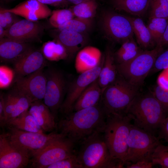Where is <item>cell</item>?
<instances>
[{"mask_svg":"<svg viewBox=\"0 0 168 168\" xmlns=\"http://www.w3.org/2000/svg\"><path fill=\"white\" fill-rule=\"evenodd\" d=\"M106 115L100 102L92 107L72 111L59 121L57 127L59 133L75 144L97 132H103Z\"/></svg>","mask_w":168,"mask_h":168,"instance_id":"1","label":"cell"},{"mask_svg":"<svg viewBox=\"0 0 168 168\" xmlns=\"http://www.w3.org/2000/svg\"><path fill=\"white\" fill-rule=\"evenodd\" d=\"M133 124L155 135L167 115L161 105L152 93L137 96L129 106Z\"/></svg>","mask_w":168,"mask_h":168,"instance_id":"2","label":"cell"},{"mask_svg":"<svg viewBox=\"0 0 168 168\" xmlns=\"http://www.w3.org/2000/svg\"><path fill=\"white\" fill-rule=\"evenodd\" d=\"M77 154L83 168H120L122 162L111 156L105 142L102 132H96L80 143Z\"/></svg>","mask_w":168,"mask_h":168,"instance_id":"3","label":"cell"},{"mask_svg":"<svg viewBox=\"0 0 168 168\" xmlns=\"http://www.w3.org/2000/svg\"><path fill=\"white\" fill-rule=\"evenodd\" d=\"M139 87L118 73L115 80L102 92L100 103L106 116L126 114L130 105L139 95Z\"/></svg>","mask_w":168,"mask_h":168,"instance_id":"4","label":"cell"},{"mask_svg":"<svg viewBox=\"0 0 168 168\" xmlns=\"http://www.w3.org/2000/svg\"><path fill=\"white\" fill-rule=\"evenodd\" d=\"M106 116L103 132L105 142L111 156L121 161L124 166L132 118L128 114L123 115L109 114Z\"/></svg>","mask_w":168,"mask_h":168,"instance_id":"5","label":"cell"},{"mask_svg":"<svg viewBox=\"0 0 168 168\" xmlns=\"http://www.w3.org/2000/svg\"><path fill=\"white\" fill-rule=\"evenodd\" d=\"M163 50V47L156 46L151 50H144L127 63L116 64L118 74L129 83L140 87Z\"/></svg>","mask_w":168,"mask_h":168,"instance_id":"6","label":"cell"},{"mask_svg":"<svg viewBox=\"0 0 168 168\" xmlns=\"http://www.w3.org/2000/svg\"><path fill=\"white\" fill-rule=\"evenodd\" d=\"M158 138L132 124L128 140V149L124 165L143 159L152 160L157 146L161 143Z\"/></svg>","mask_w":168,"mask_h":168,"instance_id":"7","label":"cell"},{"mask_svg":"<svg viewBox=\"0 0 168 168\" xmlns=\"http://www.w3.org/2000/svg\"><path fill=\"white\" fill-rule=\"evenodd\" d=\"M75 144L60 133V135L32 157L31 167L47 168L50 165L75 154Z\"/></svg>","mask_w":168,"mask_h":168,"instance_id":"8","label":"cell"},{"mask_svg":"<svg viewBox=\"0 0 168 168\" xmlns=\"http://www.w3.org/2000/svg\"><path fill=\"white\" fill-rule=\"evenodd\" d=\"M6 133L11 143L16 147L28 153L32 157L59 136L60 133H44L27 132L9 126Z\"/></svg>","mask_w":168,"mask_h":168,"instance_id":"9","label":"cell"},{"mask_svg":"<svg viewBox=\"0 0 168 168\" xmlns=\"http://www.w3.org/2000/svg\"><path fill=\"white\" fill-rule=\"evenodd\" d=\"M100 23L104 34L111 41L122 44L133 37L132 26L126 16L106 10L102 13Z\"/></svg>","mask_w":168,"mask_h":168,"instance_id":"10","label":"cell"},{"mask_svg":"<svg viewBox=\"0 0 168 168\" xmlns=\"http://www.w3.org/2000/svg\"><path fill=\"white\" fill-rule=\"evenodd\" d=\"M104 56L100 63L90 70L80 74L70 84L65 99L60 110L65 114L72 112L73 105L82 93L91 83L97 79L102 67Z\"/></svg>","mask_w":168,"mask_h":168,"instance_id":"11","label":"cell"},{"mask_svg":"<svg viewBox=\"0 0 168 168\" xmlns=\"http://www.w3.org/2000/svg\"><path fill=\"white\" fill-rule=\"evenodd\" d=\"M47 78L44 103L49 108L56 118L63 102L65 81L61 73L55 70L51 71Z\"/></svg>","mask_w":168,"mask_h":168,"instance_id":"12","label":"cell"},{"mask_svg":"<svg viewBox=\"0 0 168 168\" xmlns=\"http://www.w3.org/2000/svg\"><path fill=\"white\" fill-rule=\"evenodd\" d=\"M30 155L12 145L6 133L0 135V168H20L29 163Z\"/></svg>","mask_w":168,"mask_h":168,"instance_id":"13","label":"cell"},{"mask_svg":"<svg viewBox=\"0 0 168 168\" xmlns=\"http://www.w3.org/2000/svg\"><path fill=\"white\" fill-rule=\"evenodd\" d=\"M41 68L31 74L17 78L16 90L26 95L33 101L44 99L46 85L47 77Z\"/></svg>","mask_w":168,"mask_h":168,"instance_id":"14","label":"cell"},{"mask_svg":"<svg viewBox=\"0 0 168 168\" xmlns=\"http://www.w3.org/2000/svg\"><path fill=\"white\" fill-rule=\"evenodd\" d=\"M43 30V26L37 21L26 19L20 20L6 30L5 37L29 43L38 41Z\"/></svg>","mask_w":168,"mask_h":168,"instance_id":"15","label":"cell"},{"mask_svg":"<svg viewBox=\"0 0 168 168\" xmlns=\"http://www.w3.org/2000/svg\"><path fill=\"white\" fill-rule=\"evenodd\" d=\"M2 8L5 11L12 12L34 21L50 16L52 11L47 5L37 0H26L13 8Z\"/></svg>","mask_w":168,"mask_h":168,"instance_id":"16","label":"cell"},{"mask_svg":"<svg viewBox=\"0 0 168 168\" xmlns=\"http://www.w3.org/2000/svg\"><path fill=\"white\" fill-rule=\"evenodd\" d=\"M45 58L42 52L31 49L14 63L17 77H25L44 68Z\"/></svg>","mask_w":168,"mask_h":168,"instance_id":"17","label":"cell"},{"mask_svg":"<svg viewBox=\"0 0 168 168\" xmlns=\"http://www.w3.org/2000/svg\"><path fill=\"white\" fill-rule=\"evenodd\" d=\"M104 55L98 48L91 46H85L76 55L75 67L79 74L92 69L101 62Z\"/></svg>","mask_w":168,"mask_h":168,"instance_id":"18","label":"cell"},{"mask_svg":"<svg viewBox=\"0 0 168 168\" xmlns=\"http://www.w3.org/2000/svg\"><path fill=\"white\" fill-rule=\"evenodd\" d=\"M32 49L29 43L3 38L0 40L1 61L13 63Z\"/></svg>","mask_w":168,"mask_h":168,"instance_id":"19","label":"cell"},{"mask_svg":"<svg viewBox=\"0 0 168 168\" xmlns=\"http://www.w3.org/2000/svg\"><path fill=\"white\" fill-rule=\"evenodd\" d=\"M56 40L61 43L67 50L69 57H72L84 47L87 42L85 34L57 29Z\"/></svg>","mask_w":168,"mask_h":168,"instance_id":"20","label":"cell"},{"mask_svg":"<svg viewBox=\"0 0 168 168\" xmlns=\"http://www.w3.org/2000/svg\"><path fill=\"white\" fill-rule=\"evenodd\" d=\"M29 111L44 131L50 132L57 127L55 117L49 108L41 100L32 102Z\"/></svg>","mask_w":168,"mask_h":168,"instance_id":"21","label":"cell"},{"mask_svg":"<svg viewBox=\"0 0 168 168\" xmlns=\"http://www.w3.org/2000/svg\"><path fill=\"white\" fill-rule=\"evenodd\" d=\"M114 54L112 48L107 47L104 54L103 65L98 78L102 92L115 80L118 74Z\"/></svg>","mask_w":168,"mask_h":168,"instance_id":"22","label":"cell"},{"mask_svg":"<svg viewBox=\"0 0 168 168\" xmlns=\"http://www.w3.org/2000/svg\"><path fill=\"white\" fill-rule=\"evenodd\" d=\"M102 94V90L97 78L81 94L73 105L72 112L98 105L100 101Z\"/></svg>","mask_w":168,"mask_h":168,"instance_id":"23","label":"cell"},{"mask_svg":"<svg viewBox=\"0 0 168 168\" xmlns=\"http://www.w3.org/2000/svg\"><path fill=\"white\" fill-rule=\"evenodd\" d=\"M126 16L131 23L134 34L139 46L143 50H148L156 46L147 26L142 19L138 17Z\"/></svg>","mask_w":168,"mask_h":168,"instance_id":"24","label":"cell"},{"mask_svg":"<svg viewBox=\"0 0 168 168\" xmlns=\"http://www.w3.org/2000/svg\"><path fill=\"white\" fill-rule=\"evenodd\" d=\"M116 10L123 11L141 17L143 16L150 6L151 0H110Z\"/></svg>","mask_w":168,"mask_h":168,"instance_id":"25","label":"cell"},{"mask_svg":"<svg viewBox=\"0 0 168 168\" xmlns=\"http://www.w3.org/2000/svg\"><path fill=\"white\" fill-rule=\"evenodd\" d=\"M144 50L139 46L133 37L121 44L114 56L116 64L127 63L135 58Z\"/></svg>","mask_w":168,"mask_h":168,"instance_id":"26","label":"cell"},{"mask_svg":"<svg viewBox=\"0 0 168 168\" xmlns=\"http://www.w3.org/2000/svg\"><path fill=\"white\" fill-rule=\"evenodd\" d=\"M6 125L27 132L44 133V131L28 110L15 118L9 120Z\"/></svg>","mask_w":168,"mask_h":168,"instance_id":"27","label":"cell"},{"mask_svg":"<svg viewBox=\"0 0 168 168\" xmlns=\"http://www.w3.org/2000/svg\"><path fill=\"white\" fill-rule=\"evenodd\" d=\"M42 52L45 58L53 61L64 60L69 57L65 47L56 40L45 43L42 47Z\"/></svg>","mask_w":168,"mask_h":168,"instance_id":"28","label":"cell"},{"mask_svg":"<svg viewBox=\"0 0 168 168\" xmlns=\"http://www.w3.org/2000/svg\"><path fill=\"white\" fill-rule=\"evenodd\" d=\"M93 25L92 19H87L75 17L57 29L59 30H67L85 34L89 31Z\"/></svg>","mask_w":168,"mask_h":168,"instance_id":"29","label":"cell"},{"mask_svg":"<svg viewBox=\"0 0 168 168\" xmlns=\"http://www.w3.org/2000/svg\"><path fill=\"white\" fill-rule=\"evenodd\" d=\"M97 7L96 0H87L74 5L71 9L75 17L93 19L96 14Z\"/></svg>","mask_w":168,"mask_h":168,"instance_id":"30","label":"cell"},{"mask_svg":"<svg viewBox=\"0 0 168 168\" xmlns=\"http://www.w3.org/2000/svg\"><path fill=\"white\" fill-rule=\"evenodd\" d=\"M168 23V20L164 18L149 17L147 26L156 46L162 38Z\"/></svg>","mask_w":168,"mask_h":168,"instance_id":"31","label":"cell"},{"mask_svg":"<svg viewBox=\"0 0 168 168\" xmlns=\"http://www.w3.org/2000/svg\"><path fill=\"white\" fill-rule=\"evenodd\" d=\"M75 17L71 9L54 10L49 18L51 25L57 28L59 26Z\"/></svg>","mask_w":168,"mask_h":168,"instance_id":"32","label":"cell"},{"mask_svg":"<svg viewBox=\"0 0 168 168\" xmlns=\"http://www.w3.org/2000/svg\"><path fill=\"white\" fill-rule=\"evenodd\" d=\"M13 93L15 98L16 109L10 119L17 117L28 110L33 102L30 97L21 92L16 90L15 92Z\"/></svg>","mask_w":168,"mask_h":168,"instance_id":"33","label":"cell"},{"mask_svg":"<svg viewBox=\"0 0 168 168\" xmlns=\"http://www.w3.org/2000/svg\"><path fill=\"white\" fill-rule=\"evenodd\" d=\"M154 165H158L163 168H168V144L160 143L156 147L151 157Z\"/></svg>","mask_w":168,"mask_h":168,"instance_id":"34","label":"cell"},{"mask_svg":"<svg viewBox=\"0 0 168 168\" xmlns=\"http://www.w3.org/2000/svg\"><path fill=\"white\" fill-rule=\"evenodd\" d=\"M149 17L164 18L168 20V3L166 0H151Z\"/></svg>","mask_w":168,"mask_h":168,"instance_id":"35","label":"cell"},{"mask_svg":"<svg viewBox=\"0 0 168 168\" xmlns=\"http://www.w3.org/2000/svg\"><path fill=\"white\" fill-rule=\"evenodd\" d=\"M47 168H83L77 155L74 154L48 166Z\"/></svg>","mask_w":168,"mask_h":168,"instance_id":"36","label":"cell"},{"mask_svg":"<svg viewBox=\"0 0 168 168\" xmlns=\"http://www.w3.org/2000/svg\"><path fill=\"white\" fill-rule=\"evenodd\" d=\"M152 93L160 102L167 115L168 114V89H165L161 85H157L154 86Z\"/></svg>","mask_w":168,"mask_h":168,"instance_id":"37","label":"cell"},{"mask_svg":"<svg viewBox=\"0 0 168 168\" xmlns=\"http://www.w3.org/2000/svg\"><path fill=\"white\" fill-rule=\"evenodd\" d=\"M18 15L12 12L0 10V26L6 30L14 23L20 20Z\"/></svg>","mask_w":168,"mask_h":168,"instance_id":"38","label":"cell"},{"mask_svg":"<svg viewBox=\"0 0 168 168\" xmlns=\"http://www.w3.org/2000/svg\"><path fill=\"white\" fill-rule=\"evenodd\" d=\"M168 68V48L157 56L150 73L157 72Z\"/></svg>","mask_w":168,"mask_h":168,"instance_id":"39","label":"cell"},{"mask_svg":"<svg viewBox=\"0 0 168 168\" xmlns=\"http://www.w3.org/2000/svg\"><path fill=\"white\" fill-rule=\"evenodd\" d=\"M157 137L163 140L168 144V114L161 124L158 131Z\"/></svg>","mask_w":168,"mask_h":168,"instance_id":"40","label":"cell"},{"mask_svg":"<svg viewBox=\"0 0 168 168\" xmlns=\"http://www.w3.org/2000/svg\"><path fill=\"white\" fill-rule=\"evenodd\" d=\"M40 2L54 7L64 8L71 3L67 0H37Z\"/></svg>","mask_w":168,"mask_h":168,"instance_id":"41","label":"cell"},{"mask_svg":"<svg viewBox=\"0 0 168 168\" xmlns=\"http://www.w3.org/2000/svg\"><path fill=\"white\" fill-rule=\"evenodd\" d=\"M154 165L152 160L150 159H143L134 163H130L126 165L127 168H151Z\"/></svg>","mask_w":168,"mask_h":168,"instance_id":"42","label":"cell"},{"mask_svg":"<svg viewBox=\"0 0 168 168\" xmlns=\"http://www.w3.org/2000/svg\"><path fill=\"white\" fill-rule=\"evenodd\" d=\"M11 73L7 69L0 68L1 86L5 87L9 84L11 81Z\"/></svg>","mask_w":168,"mask_h":168,"instance_id":"43","label":"cell"},{"mask_svg":"<svg viewBox=\"0 0 168 168\" xmlns=\"http://www.w3.org/2000/svg\"><path fill=\"white\" fill-rule=\"evenodd\" d=\"M0 122L1 126L6 125L4 97L2 95H1L0 97Z\"/></svg>","mask_w":168,"mask_h":168,"instance_id":"44","label":"cell"},{"mask_svg":"<svg viewBox=\"0 0 168 168\" xmlns=\"http://www.w3.org/2000/svg\"><path fill=\"white\" fill-rule=\"evenodd\" d=\"M168 45V23L163 36L156 46L162 47Z\"/></svg>","mask_w":168,"mask_h":168,"instance_id":"45","label":"cell"},{"mask_svg":"<svg viewBox=\"0 0 168 168\" xmlns=\"http://www.w3.org/2000/svg\"><path fill=\"white\" fill-rule=\"evenodd\" d=\"M6 30L0 26V40L2 39L5 36Z\"/></svg>","mask_w":168,"mask_h":168,"instance_id":"46","label":"cell"},{"mask_svg":"<svg viewBox=\"0 0 168 168\" xmlns=\"http://www.w3.org/2000/svg\"><path fill=\"white\" fill-rule=\"evenodd\" d=\"M71 4L76 5L87 0H67Z\"/></svg>","mask_w":168,"mask_h":168,"instance_id":"47","label":"cell"},{"mask_svg":"<svg viewBox=\"0 0 168 168\" xmlns=\"http://www.w3.org/2000/svg\"><path fill=\"white\" fill-rule=\"evenodd\" d=\"M5 0V1H8V0Z\"/></svg>","mask_w":168,"mask_h":168,"instance_id":"48","label":"cell"},{"mask_svg":"<svg viewBox=\"0 0 168 168\" xmlns=\"http://www.w3.org/2000/svg\"><path fill=\"white\" fill-rule=\"evenodd\" d=\"M166 1H167V2L168 3V0H166Z\"/></svg>","mask_w":168,"mask_h":168,"instance_id":"49","label":"cell"}]
</instances>
